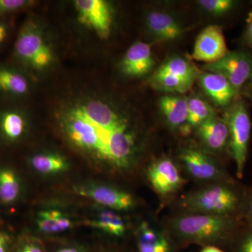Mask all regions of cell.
<instances>
[{
	"instance_id": "cell-13",
	"label": "cell",
	"mask_w": 252,
	"mask_h": 252,
	"mask_svg": "<svg viewBox=\"0 0 252 252\" xmlns=\"http://www.w3.org/2000/svg\"><path fill=\"white\" fill-rule=\"evenodd\" d=\"M78 192L112 210H129L135 205V200L130 193L108 186L83 187Z\"/></svg>"
},
{
	"instance_id": "cell-21",
	"label": "cell",
	"mask_w": 252,
	"mask_h": 252,
	"mask_svg": "<svg viewBox=\"0 0 252 252\" xmlns=\"http://www.w3.org/2000/svg\"><path fill=\"white\" fill-rule=\"evenodd\" d=\"M149 81L152 86L158 90L183 94L190 89L195 81L182 79L156 71Z\"/></svg>"
},
{
	"instance_id": "cell-37",
	"label": "cell",
	"mask_w": 252,
	"mask_h": 252,
	"mask_svg": "<svg viewBox=\"0 0 252 252\" xmlns=\"http://www.w3.org/2000/svg\"><path fill=\"white\" fill-rule=\"evenodd\" d=\"M200 252H224L221 250L214 246H207L203 249Z\"/></svg>"
},
{
	"instance_id": "cell-8",
	"label": "cell",
	"mask_w": 252,
	"mask_h": 252,
	"mask_svg": "<svg viewBox=\"0 0 252 252\" xmlns=\"http://www.w3.org/2000/svg\"><path fill=\"white\" fill-rule=\"evenodd\" d=\"M228 52L222 28L210 26L205 28L197 37L192 58L210 64L223 59Z\"/></svg>"
},
{
	"instance_id": "cell-6",
	"label": "cell",
	"mask_w": 252,
	"mask_h": 252,
	"mask_svg": "<svg viewBox=\"0 0 252 252\" xmlns=\"http://www.w3.org/2000/svg\"><path fill=\"white\" fill-rule=\"evenodd\" d=\"M204 69L223 76L239 94L252 79V56L241 50L229 51L217 62L205 64Z\"/></svg>"
},
{
	"instance_id": "cell-7",
	"label": "cell",
	"mask_w": 252,
	"mask_h": 252,
	"mask_svg": "<svg viewBox=\"0 0 252 252\" xmlns=\"http://www.w3.org/2000/svg\"><path fill=\"white\" fill-rule=\"evenodd\" d=\"M74 4L79 22L95 32L100 37H108L112 14L107 2L103 0H77Z\"/></svg>"
},
{
	"instance_id": "cell-4",
	"label": "cell",
	"mask_w": 252,
	"mask_h": 252,
	"mask_svg": "<svg viewBox=\"0 0 252 252\" xmlns=\"http://www.w3.org/2000/svg\"><path fill=\"white\" fill-rule=\"evenodd\" d=\"M66 128L74 143L81 148L94 151L106 159L109 136L114 129L104 130L94 125L83 117L76 107L67 113Z\"/></svg>"
},
{
	"instance_id": "cell-34",
	"label": "cell",
	"mask_w": 252,
	"mask_h": 252,
	"mask_svg": "<svg viewBox=\"0 0 252 252\" xmlns=\"http://www.w3.org/2000/svg\"><path fill=\"white\" fill-rule=\"evenodd\" d=\"M20 252H42L41 249L33 245H26Z\"/></svg>"
},
{
	"instance_id": "cell-24",
	"label": "cell",
	"mask_w": 252,
	"mask_h": 252,
	"mask_svg": "<svg viewBox=\"0 0 252 252\" xmlns=\"http://www.w3.org/2000/svg\"><path fill=\"white\" fill-rule=\"evenodd\" d=\"M93 226L115 236H122L126 232V224L122 217L114 212H101L94 221Z\"/></svg>"
},
{
	"instance_id": "cell-14",
	"label": "cell",
	"mask_w": 252,
	"mask_h": 252,
	"mask_svg": "<svg viewBox=\"0 0 252 252\" xmlns=\"http://www.w3.org/2000/svg\"><path fill=\"white\" fill-rule=\"evenodd\" d=\"M155 65L152 49L148 44L138 41L127 49L121 68L128 77H138L148 74Z\"/></svg>"
},
{
	"instance_id": "cell-16",
	"label": "cell",
	"mask_w": 252,
	"mask_h": 252,
	"mask_svg": "<svg viewBox=\"0 0 252 252\" xmlns=\"http://www.w3.org/2000/svg\"><path fill=\"white\" fill-rule=\"evenodd\" d=\"M75 107L88 121L104 130H114L126 123L109 105L101 101H90Z\"/></svg>"
},
{
	"instance_id": "cell-20",
	"label": "cell",
	"mask_w": 252,
	"mask_h": 252,
	"mask_svg": "<svg viewBox=\"0 0 252 252\" xmlns=\"http://www.w3.org/2000/svg\"><path fill=\"white\" fill-rule=\"evenodd\" d=\"M215 110L206 101L199 97L188 99V118L184 128L185 132L196 129L200 124L215 117Z\"/></svg>"
},
{
	"instance_id": "cell-12",
	"label": "cell",
	"mask_w": 252,
	"mask_h": 252,
	"mask_svg": "<svg viewBox=\"0 0 252 252\" xmlns=\"http://www.w3.org/2000/svg\"><path fill=\"white\" fill-rule=\"evenodd\" d=\"M180 159L187 172L196 180H214L221 176L220 167L213 159L198 149H184Z\"/></svg>"
},
{
	"instance_id": "cell-23",
	"label": "cell",
	"mask_w": 252,
	"mask_h": 252,
	"mask_svg": "<svg viewBox=\"0 0 252 252\" xmlns=\"http://www.w3.org/2000/svg\"><path fill=\"white\" fill-rule=\"evenodd\" d=\"M157 72L170 74L182 79L195 81L198 76L196 67L189 61L181 57L169 59L162 64Z\"/></svg>"
},
{
	"instance_id": "cell-26",
	"label": "cell",
	"mask_w": 252,
	"mask_h": 252,
	"mask_svg": "<svg viewBox=\"0 0 252 252\" xmlns=\"http://www.w3.org/2000/svg\"><path fill=\"white\" fill-rule=\"evenodd\" d=\"M31 163L36 171L43 174L64 171L67 167L65 160L56 154H39L32 158Z\"/></svg>"
},
{
	"instance_id": "cell-17",
	"label": "cell",
	"mask_w": 252,
	"mask_h": 252,
	"mask_svg": "<svg viewBox=\"0 0 252 252\" xmlns=\"http://www.w3.org/2000/svg\"><path fill=\"white\" fill-rule=\"evenodd\" d=\"M147 26L152 35L160 41L174 40L185 32L178 20L164 11H150L147 15Z\"/></svg>"
},
{
	"instance_id": "cell-39",
	"label": "cell",
	"mask_w": 252,
	"mask_h": 252,
	"mask_svg": "<svg viewBox=\"0 0 252 252\" xmlns=\"http://www.w3.org/2000/svg\"><path fill=\"white\" fill-rule=\"evenodd\" d=\"M249 94H250V98L252 100V79H251V83H250V89H249Z\"/></svg>"
},
{
	"instance_id": "cell-29",
	"label": "cell",
	"mask_w": 252,
	"mask_h": 252,
	"mask_svg": "<svg viewBox=\"0 0 252 252\" xmlns=\"http://www.w3.org/2000/svg\"><path fill=\"white\" fill-rule=\"evenodd\" d=\"M198 4L210 14L222 15L231 11L235 7L236 1L232 0H200Z\"/></svg>"
},
{
	"instance_id": "cell-28",
	"label": "cell",
	"mask_w": 252,
	"mask_h": 252,
	"mask_svg": "<svg viewBox=\"0 0 252 252\" xmlns=\"http://www.w3.org/2000/svg\"><path fill=\"white\" fill-rule=\"evenodd\" d=\"M19 182L16 175L10 170H0V198L5 203H11L19 193Z\"/></svg>"
},
{
	"instance_id": "cell-25",
	"label": "cell",
	"mask_w": 252,
	"mask_h": 252,
	"mask_svg": "<svg viewBox=\"0 0 252 252\" xmlns=\"http://www.w3.org/2000/svg\"><path fill=\"white\" fill-rule=\"evenodd\" d=\"M0 90L14 94H25L28 91V83L19 73L0 69Z\"/></svg>"
},
{
	"instance_id": "cell-15",
	"label": "cell",
	"mask_w": 252,
	"mask_h": 252,
	"mask_svg": "<svg viewBox=\"0 0 252 252\" xmlns=\"http://www.w3.org/2000/svg\"><path fill=\"white\" fill-rule=\"evenodd\" d=\"M202 143L212 152H220L228 146L229 130L224 118L212 117L196 128Z\"/></svg>"
},
{
	"instance_id": "cell-22",
	"label": "cell",
	"mask_w": 252,
	"mask_h": 252,
	"mask_svg": "<svg viewBox=\"0 0 252 252\" xmlns=\"http://www.w3.org/2000/svg\"><path fill=\"white\" fill-rule=\"evenodd\" d=\"M37 223L39 229L46 233H61L72 226L67 217L55 210L39 212Z\"/></svg>"
},
{
	"instance_id": "cell-10",
	"label": "cell",
	"mask_w": 252,
	"mask_h": 252,
	"mask_svg": "<svg viewBox=\"0 0 252 252\" xmlns=\"http://www.w3.org/2000/svg\"><path fill=\"white\" fill-rule=\"evenodd\" d=\"M134 149L135 140L126 123L111 132L106 160L118 167L125 168L130 165Z\"/></svg>"
},
{
	"instance_id": "cell-2",
	"label": "cell",
	"mask_w": 252,
	"mask_h": 252,
	"mask_svg": "<svg viewBox=\"0 0 252 252\" xmlns=\"http://www.w3.org/2000/svg\"><path fill=\"white\" fill-rule=\"evenodd\" d=\"M182 205L191 214L230 217L240 208L241 198L230 186L212 185L189 194Z\"/></svg>"
},
{
	"instance_id": "cell-19",
	"label": "cell",
	"mask_w": 252,
	"mask_h": 252,
	"mask_svg": "<svg viewBox=\"0 0 252 252\" xmlns=\"http://www.w3.org/2000/svg\"><path fill=\"white\" fill-rule=\"evenodd\" d=\"M137 246L140 252H170V243L165 235L147 222L139 227Z\"/></svg>"
},
{
	"instance_id": "cell-38",
	"label": "cell",
	"mask_w": 252,
	"mask_h": 252,
	"mask_svg": "<svg viewBox=\"0 0 252 252\" xmlns=\"http://www.w3.org/2000/svg\"><path fill=\"white\" fill-rule=\"evenodd\" d=\"M59 252H81L75 248H64L60 250Z\"/></svg>"
},
{
	"instance_id": "cell-27",
	"label": "cell",
	"mask_w": 252,
	"mask_h": 252,
	"mask_svg": "<svg viewBox=\"0 0 252 252\" xmlns=\"http://www.w3.org/2000/svg\"><path fill=\"white\" fill-rule=\"evenodd\" d=\"M0 126L8 139L15 140L23 135L26 123L22 116L18 112H8L1 116Z\"/></svg>"
},
{
	"instance_id": "cell-18",
	"label": "cell",
	"mask_w": 252,
	"mask_h": 252,
	"mask_svg": "<svg viewBox=\"0 0 252 252\" xmlns=\"http://www.w3.org/2000/svg\"><path fill=\"white\" fill-rule=\"evenodd\" d=\"M159 105L170 127L173 129L185 127L188 118V99L178 95L162 96Z\"/></svg>"
},
{
	"instance_id": "cell-5",
	"label": "cell",
	"mask_w": 252,
	"mask_h": 252,
	"mask_svg": "<svg viewBox=\"0 0 252 252\" xmlns=\"http://www.w3.org/2000/svg\"><path fill=\"white\" fill-rule=\"evenodd\" d=\"M15 51L19 59L34 69H44L53 61L51 48L32 25H26L20 32Z\"/></svg>"
},
{
	"instance_id": "cell-31",
	"label": "cell",
	"mask_w": 252,
	"mask_h": 252,
	"mask_svg": "<svg viewBox=\"0 0 252 252\" xmlns=\"http://www.w3.org/2000/svg\"><path fill=\"white\" fill-rule=\"evenodd\" d=\"M239 252H252V232L243 239Z\"/></svg>"
},
{
	"instance_id": "cell-9",
	"label": "cell",
	"mask_w": 252,
	"mask_h": 252,
	"mask_svg": "<svg viewBox=\"0 0 252 252\" xmlns=\"http://www.w3.org/2000/svg\"><path fill=\"white\" fill-rule=\"evenodd\" d=\"M147 177L154 190L162 195L175 193L184 184L175 162L165 158L156 160L149 166Z\"/></svg>"
},
{
	"instance_id": "cell-3",
	"label": "cell",
	"mask_w": 252,
	"mask_h": 252,
	"mask_svg": "<svg viewBox=\"0 0 252 252\" xmlns=\"http://www.w3.org/2000/svg\"><path fill=\"white\" fill-rule=\"evenodd\" d=\"M229 130L228 149L236 165L238 178H243L251 133V121L245 102L237 99L227 107L224 114Z\"/></svg>"
},
{
	"instance_id": "cell-33",
	"label": "cell",
	"mask_w": 252,
	"mask_h": 252,
	"mask_svg": "<svg viewBox=\"0 0 252 252\" xmlns=\"http://www.w3.org/2000/svg\"><path fill=\"white\" fill-rule=\"evenodd\" d=\"M247 215L252 224V192L249 196L248 202H247Z\"/></svg>"
},
{
	"instance_id": "cell-30",
	"label": "cell",
	"mask_w": 252,
	"mask_h": 252,
	"mask_svg": "<svg viewBox=\"0 0 252 252\" xmlns=\"http://www.w3.org/2000/svg\"><path fill=\"white\" fill-rule=\"evenodd\" d=\"M28 4L26 0H0V14L22 9Z\"/></svg>"
},
{
	"instance_id": "cell-11",
	"label": "cell",
	"mask_w": 252,
	"mask_h": 252,
	"mask_svg": "<svg viewBox=\"0 0 252 252\" xmlns=\"http://www.w3.org/2000/svg\"><path fill=\"white\" fill-rule=\"evenodd\" d=\"M198 81L205 94L218 107H228L238 97V93L220 74L206 71L198 74Z\"/></svg>"
},
{
	"instance_id": "cell-36",
	"label": "cell",
	"mask_w": 252,
	"mask_h": 252,
	"mask_svg": "<svg viewBox=\"0 0 252 252\" xmlns=\"http://www.w3.org/2000/svg\"><path fill=\"white\" fill-rule=\"evenodd\" d=\"M6 36V29L4 25L0 23V44L4 40Z\"/></svg>"
},
{
	"instance_id": "cell-32",
	"label": "cell",
	"mask_w": 252,
	"mask_h": 252,
	"mask_svg": "<svg viewBox=\"0 0 252 252\" xmlns=\"http://www.w3.org/2000/svg\"><path fill=\"white\" fill-rule=\"evenodd\" d=\"M245 39L249 46L252 49V12L248 19V26L245 32Z\"/></svg>"
},
{
	"instance_id": "cell-35",
	"label": "cell",
	"mask_w": 252,
	"mask_h": 252,
	"mask_svg": "<svg viewBox=\"0 0 252 252\" xmlns=\"http://www.w3.org/2000/svg\"><path fill=\"white\" fill-rule=\"evenodd\" d=\"M6 248H7L6 239L4 235L0 234V252H6Z\"/></svg>"
},
{
	"instance_id": "cell-1",
	"label": "cell",
	"mask_w": 252,
	"mask_h": 252,
	"mask_svg": "<svg viewBox=\"0 0 252 252\" xmlns=\"http://www.w3.org/2000/svg\"><path fill=\"white\" fill-rule=\"evenodd\" d=\"M171 227L186 240L210 243L226 238L234 229L235 223L231 217L190 214L174 219Z\"/></svg>"
}]
</instances>
